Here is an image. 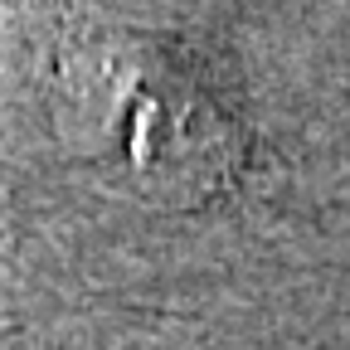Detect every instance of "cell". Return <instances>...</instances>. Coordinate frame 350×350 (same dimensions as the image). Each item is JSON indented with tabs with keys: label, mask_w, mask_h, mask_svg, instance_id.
Returning a JSON list of instances; mask_svg holds the SVG:
<instances>
[{
	"label": "cell",
	"mask_w": 350,
	"mask_h": 350,
	"mask_svg": "<svg viewBox=\"0 0 350 350\" xmlns=\"http://www.w3.org/2000/svg\"><path fill=\"white\" fill-rule=\"evenodd\" d=\"M64 151L131 200L200 209L248 170V131L209 68L165 34L73 25L54 59Z\"/></svg>",
	"instance_id": "6da1fadb"
}]
</instances>
